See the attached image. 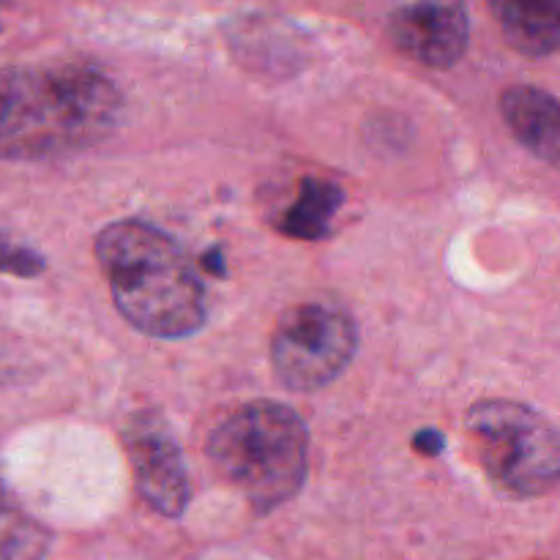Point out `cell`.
<instances>
[{
    "label": "cell",
    "instance_id": "3957f363",
    "mask_svg": "<svg viewBox=\"0 0 560 560\" xmlns=\"http://www.w3.org/2000/svg\"><path fill=\"white\" fill-rule=\"evenodd\" d=\"M206 454L219 479L241 492L257 514H268L304 490L310 432L293 408L255 399L208 435Z\"/></svg>",
    "mask_w": 560,
    "mask_h": 560
},
{
    "label": "cell",
    "instance_id": "5b68a950",
    "mask_svg": "<svg viewBox=\"0 0 560 560\" xmlns=\"http://www.w3.org/2000/svg\"><path fill=\"white\" fill-rule=\"evenodd\" d=\"M359 326L334 301H301L279 315L271 334L273 377L290 392L326 388L353 364Z\"/></svg>",
    "mask_w": 560,
    "mask_h": 560
},
{
    "label": "cell",
    "instance_id": "9c48e42d",
    "mask_svg": "<svg viewBox=\"0 0 560 560\" xmlns=\"http://www.w3.org/2000/svg\"><path fill=\"white\" fill-rule=\"evenodd\" d=\"M503 38L525 58L560 52V0H487Z\"/></svg>",
    "mask_w": 560,
    "mask_h": 560
},
{
    "label": "cell",
    "instance_id": "4fadbf2b",
    "mask_svg": "<svg viewBox=\"0 0 560 560\" xmlns=\"http://www.w3.org/2000/svg\"><path fill=\"white\" fill-rule=\"evenodd\" d=\"M413 448L419 454H424V457H438V454H443V448H446V435H443L441 430L427 427V430L416 432L413 435Z\"/></svg>",
    "mask_w": 560,
    "mask_h": 560
},
{
    "label": "cell",
    "instance_id": "30bf717a",
    "mask_svg": "<svg viewBox=\"0 0 560 560\" xmlns=\"http://www.w3.org/2000/svg\"><path fill=\"white\" fill-rule=\"evenodd\" d=\"M342 202V186L326 178H304L295 200L279 211L277 230L295 241H323L331 233V219L337 217Z\"/></svg>",
    "mask_w": 560,
    "mask_h": 560
},
{
    "label": "cell",
    "instance_id": "277c9868",
    "mask_svg": "<svg viewBox=\"0 0 560 560\" xmlns=\"http://www.w3.org/2000/svg\"><path fill=\"white\" fill-rule=\"evenodd\" d=\"M476 459L498 492L541 498L560 487V430L530 405L481 399L465 416Z\"/></svg>",
    "mask_w": 560,
    "mask_h": 560
},
{
    "label": "cell",
    "instance_id": "5bb4252c",
    "mask_svg": "<svg viewBox=\"0 0 560 560\" xmlns=\"http://www.w3.org/2000/svg\"><path fill=\"white\" fill-rule=\"evenodd\" d=\"M202 266H206L211 273H219V277H224V273H228V271H224L222 255H219L217 249H211L206 257H202Z\"/></svg>",
    "mask_w": 560,
    "mask_h": 560
},
{
    "label": "cell",
    "instance_id": "8fae6325",
    "mask_svg": "<svg viewBox=\"0 0 560 560\" xmlns=\"http://www.w3.org/2000/svg\"><path fill=\"white\" fill-rule=\"evenodd\" d=\"M52 534L38 523L0 476V560H47Z\"/></svg>",
    "mask_w": 560,
    "mask_h": 560
},
{
    "label": "cell",
    "instance_id": "ba28073f",
    "mask_svg": "<svg viewBox=\"0 0 560 560\" xmlns=\"http://www.w3.org/2000/svg\"><path fill=\"white\" fill-rule=\"evenodd\" d=\"M501 115L520 145L560 173V98L536 85H509Z\"/></svg>",
    "mask_w": 560,
    "mask_h": 560
},
{
    "label": "cell",
    "instance_id": "6da1fadb",
    "mask_svg": "<svg viewBox=\"0 0 560 560\" xmlns=\"http://www.w3.org/2000/svg\"><path fill=\"white\" fill-rule=\"evenodd\" d=\"M124 118V91L96 63L0 69V162L88 151Z\"/></svg>",
    "mask_w": 560,
    "mask_h": 560
},
{
    "label": "cell",
    "instance_id": "8992f818",
    "mask_svg": "<svg viewBox=\"0 0 560 560\" xmlns=\"http://www.w3.org/2000/svg\"><path fill=\"white\" fill-rule=\"evenodd\" d=\"M124 443L142 501L162 517H180L189 506V476L178 441L162 416H135L126 427Z\"/></svg>",
    "mask_w": 560,
    "mask_h": 560
},
{
    "label": "cell",
    "instance_id": "52a82bcc",
    "mask_svg": "<svg viewBox=\"0 0 560 560\" xmlns=\"http://www.w3.org/2000/svg\"><path fill=\"white\" fill-rule=\"evenodd\" d=\"M388 38L427 69H452L470 42L468 9L463 0H416L388 16Z\"/></svg>",
    "mask_w": 560,
    "mask_h": 560
},
{
    "label": "cell",
    "instance_id": "7c38bea8",
    "mask_svg": "<svg viewBox=\"0 0 560 560\" xmlns=\"http://www.w3.org/2000/svg\"><path fill=\"white\" fill-rule=\"evenodd\" d=\"M44 268H47V260H44L36 249H31V246L20 244V241L0 233V273L33 279L38 277V273H44Z\"/></svg>",
    "mask_w": 560,
    "mask_h": 560
},
{
    "label": "cell",
    "instance_id": "7a4b0ae2",
    "mask_svg": "<svg viewBox=\"0 0 560 560\" xmlns=\"http://www.w3.org/2000/svg\"><path fill=\"white\" fill-rule=\"evenodd\" d=\"M93 252L115 310L131 328L153 339H186L206 326L202 279L164 230L142 219H120L96 235Z\"/></svg>",
    "mask_w": 560,
    "mask_h": 560
}]
</instances>
